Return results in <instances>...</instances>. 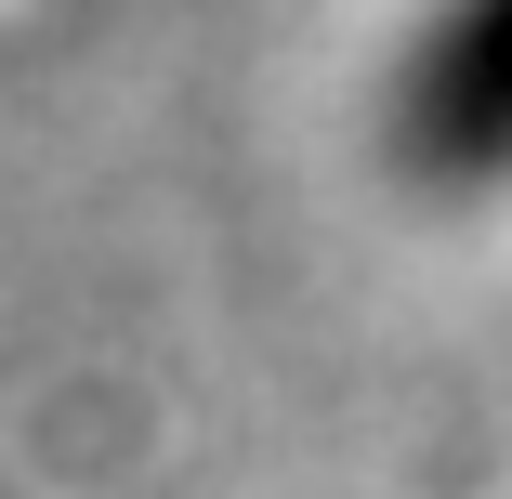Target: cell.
<instances>
[{
	"mask_svg": "<svg viewBox=\"0 0 512 499\" xmlns=\"http://www.w3.org/2000/svg\"><path fill=\"white\" fill-rule=\"evenodd\" d=\"M394 145L434 184H499L512 171V0H434L394 79Z\"/></svg>",
	"mask_w": 512,
	"mask_h": 499,
	"instance_id": "cell-1",
	"label": "cell"
}]
</instances>
